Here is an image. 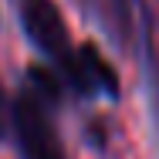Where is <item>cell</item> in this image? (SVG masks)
<instances>
[{
  "label": "cell",
  "instance_id": "obj_3",
  "mask_svg": "<svg viewBox=\"0 0 159 159\" xmlns=\"http://www.w3.org/2000/svg\"><path fill=\"white\" fill-rule=\"evenodd\" d=\"M58 78L64 81V88H71L81 98H95V95L119 98V75H115V68L105 61V54L95 44H78L71 64Z\"/></svg>",
  "mask_w": 159,
  "mask_h": 159
},
{
  "label": "cell",
  "instance_id": "obj_5",
  "mask_svg": "<svg viewBox=\"0 0 159 159\" xmlns=\"http://www.w3.org/2000/svg\"><path fill=\"white\" fill-rule=\"evenodd\" d=\"M142 81H146V95H149V108H152V119L159 125V48L156 37H152V17L149 10H142Z\"/></svg>",
  "mask_w": 159,
  "mask_h": 159
},
{
  "label": "cell",
  "instance_id": "obj_4",
  "mask_svg": "<svg viewBox=\"0 0 159 159\" xmlns=\"http://www.w3.org/2000/svg\"><path fill=\"white\" fill-rule=\"evenodd\" d=\"M85 17L108 37L112 48L129 51L135 44V17H132V0H81Z\"/></svg>",
  "mask_w": 159,
  "mask_h": 159
},
{
  "label": "cell",
  "instance_id": "obj_6",
  "mask_svg": "<svg viewBox=\"0 0 159 159\" xmlns=\"http://www.w3.org/2000/svg\"><path fill=\"white\" fill-rule=\"evenodd\" d=\"M7 119H10V108H7V95L0 88V139L7 135Z\"/></svg>",
  "mask_w": 159,
  "mask_h": 159
},
{
  "label": "cell",
  "instance_id": "obj_2",
  "mask_svg": "<svg viewBox=\"0 0 159 159\" xmlns=\"http://www.w3.org/2000/svg\"><path fill=\"white\" fill-rule=\"evenodd\" d=\"M17 17H20V27L27 34V41L61 75L64 68L71 64L78 48L68 37V27H64V17L58 10V3L54 0H17Z\"/></svg>",
  "mask_w": 159,
  "mask_h": 159
},
{
  "label": "cell",
  "instance_id": "obj_1",
  "mask_svg": "<svg viewBox=\"0 0 159 159\" xmlns=\"http://www.w3.org/2000/svg\"><path fill=\"white\" fill-rule=\"evenodd\" d=\"M10 129L20 159H64L61 139L51 122V108L27 88L10 105Z\"/></svg>",
  "mask_w": 159,
  "mask_h": 159
}]
</instances>
